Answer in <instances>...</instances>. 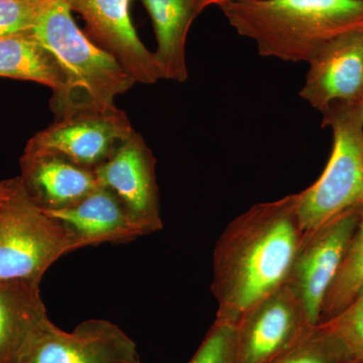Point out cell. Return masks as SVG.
<instances>
[{
    "instance_id": "6da1fadb",
    "label": "cell",
    "mask_w": 363,
    "mask_h": 363,
    "mask_svg": "<svg viewBox=\"0 0 363 363\" xmlns=\"http://www.w3.org/2000/svg\"><path fill=\"white\" fill-rule=\"evenodd\" d=\"M304 238L298 193L253 205L229 222L214 250L216 320L235 325L253 305L285 286Z\"/></svg>"
},
{
    "instance_id": "7a4b0ae2",
    "label": "cell",
    "mask_w": 363,
    "mask_h": 363,
    "mask_svg": "<svg viewBox=\"0 0 363 363\" xmlns=\"http://www.w3.org/2000/svg\"><path fill=\"white\" fill-rule=\"evenodd\" d=\"M220 9L260 56L285 62L309 63L331 40L363 30V0H241Z\"/></svg>"
},
{
    "instance_id": "3957f363",
    "label": "cell",
    "mask_w": 363,
    "mask_h": 363,
    "mask_svg": "<svg viewBox=\"0 0 363 363\" xmlns=\"http://www.w3.org/2000/svg\"><path fill=\"white\" fill-rule=\"evenodd\" d=\"M30 33L54 54L66 75L65 96L51 104L56 117L113 106L135 83L116 57L86 37L64 0H45Z\"/></svg>"
},
{
    "instance_id": "277c9868",
    "label": "cell",
    "mask_w": 363,
    "mask_h": 363,
    "mask_svg": "<svg viewBox=\"0 0 363 363\" xmlns=\"http://www.w3.org/2000/svg\"><path fill=\"white\" fill-rule=\"evenodd\" d=\"M333 145L326 168L298 193V215L305 233L363 204V116L360 104L336 102L321 112Z\"/></svg>"
},
{
    "instance_id": "5b68a950",
    "label": "cell",
    "mask_w": 363,
    "mask_h": 363,
    "mask_svg": "<svg viewBox=\"0 0 363 363\" xmlns=\"http://www.w3.org/2000/svg\"><path fill=\"white\" fill-rule=\"evenodd\" d=\"M76 250L65 227L30 200L16 177L0 203V281L40 283L54 262Z\"/></svg>"
},
{
    "instance_id": "8992f818",
    "label": "cell",
    "mask_w": 363,
    "mask_h": 363,
    "mask_svg": "<svg viewBox=\"0 0 363 363\" xmlns=\"http://www.w3.org/2000/svg\"><path fill=\"white\" fill-rule=\"evenodd\" d=\"M362 206L346 210L311 233H305L296 255L285 286L313 326L320 324L325 298L342 266L359 221Z\"/></svg>"
},
{
    "instance_id": "52a82bcc",
    "label": "cell",
    "mask_w": 363,
    "mask_h": 363,
    "mask_svg": "<svg viewBox=\"0 0 363 363\" xmlns=\"http://www.w3.org/2000/svg\"><path fill=\"white\" fill-rule=\"evenodd\" d=\"M125 112L113 106L82 109L56 117L26 145L51 150L71 161L96 169L135 133Z\"/></svg>"
},
{
    "instance_id": "ba28073f",
    "label": "cell",
    "mask_w": 363,
    "mask_h": 363,
    "mask_svg": "<svg viewBox=\"0 0 363 363\" xmlns=\"http://www.w3.org/2000/svg\"><path fill=\"white\" fill-rule=\"evenodd\" d=\"M157 160L142 135L136 133L95 169L101 186L112 191L143 235L162 229Z\"/></svg>"
},
{
    "instance_id": "9c48e42d",
    "label": "cell",
    "mask_w": 363,
    "mask_h": 363,
    "mask_svg": "<svg viewBox=\"0 0 363 363\" xmlns=\"http://www.w3.org/2000/svg\"><path fill=\"white\" fill-rule=\"evenodd\" d=\"M235 326L236 363H269L315 326L286 286L247 310Z\"/></svg>"
},
{
    "instance_id": "30bf717a",
    "label": "cell",
    "mask_w": 363,
    "mask_h": 363,
    "mask_svg": "<svg viewBox=\"0 0 363 363\" xmlns=\"http://www.w3.org/2000/svg\"><path fill=\"white\" fill-rule=\"evenodd\" d=\"M18 363H138V354L133 341L106 320L83 322L72 333L48 320Z\"/></svg>"
},
{
    "instance_id": "8fae6325",
    "label": "cell",
    "mask_w": 363,
    "mask_h": 363,
    "mask_svg": "<svg viewBox=\"0 0 363 363\" xmlns=\"http://www.w3.org/2000/svg\"><path fill=\"white\" fill-rule=\"evenodd\" d=\"M87 23L102 49L116 57L135 82L154 84L162 79L155 52L138 38L131 21V0H64Z\"/></svg>"
},
{
    "instance_id": "7c38bea8",
    "label": "cell",
    "mask_w": 363,
    "mask_h": 363,
    "mask_svg": "<svg viewBox=\"0 0 363 363\" xmlns=\"http://www.w3.org/2000/svg\"><path fill=\"white\" fill-rule=\"evenodd\" d=\"M300 97L320 112L336 102L362 104L363 30L336 38L309 61Z\"/></svg>"
},
{
    "instance_id": "4fadbf2b",
    "label": "cell",
    "mask_w": 363,
    "mask_h": 363,
    "mask_svg": "<svg viewBox=\"0 0 363 363\" xmlns=\"http://www.w3.org/2000/svg\"><path fill=\"white\" fill-rule=\"evenodd\" d=\"M18 179L30 200L45 212L73 206L100 186L94 169L28 145L21 157Z\"/></svg>"
},
{
    "instance_id": "5bb4252c",
    "label": "cell",
    "mask_w": 363,
    "mask_h": 363,
    "mask_svg": "<svg viewBox=\"0 0 363 363\" xmlns=\"http://www.w3.org/2000/svg\"><path fill=\"white\" fill-rule=\"evenodd\" d=\"M45 213L61 222L77 250L130 242L143 236L116 195L101 185L73 206Z\"/></svg>"
},
{
    "instance_id": "9a60e30c",
    "label": "cell",
    "mask_w": 363,
    "mask_h": 363,
    "mask_svg": "<svg viewBox=\"0 0 363 363\" xmlns=\"http://www.w3.org/2000/svg\"><path fill=\"white\" fill-rule=\"evenodd\" d=\"M48 320L40 283L0 281V363H18L26 346Z\"/></svg>"
},
{
    "instance_id": "2e32d148",
    "label": "cell",
    "mask_w": 363,
    "mask_h": 363,
    "mask_svg": "<svg viewBox=\"0 0 363 363\" xmlns=\"http://www.w3.org/2000/svg\"><path fill=\"white\" fill-rule=\"evenodd\" d=\"M156 33L155 52L162 79H188L186 43L189 28L198 16L197 0H143Z\"/></svg>"
},
{
    "instance_id": "e0dca14e",
    "label": "cell",
    "mask_w": 363,
    "mask_h": 363,
    "mask_svg": "<svg viewBox=\"0 0 363 363\" xmlns=\"http://www.w3.org/2000/svg\"><path fill=\"white\" fill-rule=\"evenodd\" d=\"M0 77L30 81L51 88V104L65 96L68 88L58 60L30 32L0 38Z\"/></svg>"
},
{
    "instance_id": "ac0fdd59",
    "label": "cell",
    "mask_w": 363,
    "mask_h": 363,
    "mask_svg": "<svg viewBox=\"0 0 363 363\" xmlns=\"http://www.w3.org/2000/svg\"><path fill=\"white\" fill-rule=\"evenodd\" d=\"M363 288V204L359 221L335 281L325 298L320 324L345 309Z\"/></svg>"
},
{
    "instance_id": "d6986e66",
    "label": "cell",
    "mask_w": 363,
    "mask_h": 363,
    "mask_svg": "<svg viewBox=\"0 0 363 363\" xmlns=\"http://www.w3.org/2000/svg\"><path fill=\"white\" fill-rule=\"evenodd\" d=\"M350 351L324 324L312 328L283 354L269 363H351Z\"/></svg>"
},
{
    "instance_id": "ffe728a7",
    "label": "cell",
    "mask_w": 363,
    "mask_h": 363,
    "mask_svg": "<svg viewBox=\"0 0 363 363\" xmlns=\"http://www.w3.org/2000/svg\"><path fill=\"white\" fill-rule=\"evenodd\" d=\"M322 324L340 339L353 359L363 362V288L345 309Z\"/></svg>"
},
{
    "instance_id": "44dd1931",
    "label": "cell",
    "mask_w": 363,
    "mask_h": 363,
    "mask_svg": "<svg viewBox=\"0 0 363 363\" xmlns=\"http://www.w3.org/2000/svg\"><path fill=\"white\" fill-rule=\"evenodd\" d=\"M189 363H236L235 326L215 320Z\"/></svg>"
},
{
    "instance_id": "7402d4cb",
    "label": "cell",
    "mask_w": 363,
    "mask_h": 363,
    "mask_svg": "<svg viewBox=\"0 0 363 363\" xmlns=\"http://www.w3.org/2000/svg\"><path fill=\"white\" fill-rule=\"evenodd\" d=\"M45 0H0V38L32 30Z\"/></svg>"
},
{
    "instance_id": "603a6c76",
    "label": "cell",
    "mask_w": 363,
    "mask_h": 363,
    "mask_svg": "<svg viewBox=\"0 0 363 363\" xmlns=\"http://www.w3.org/2000/svg\"><path fill=\"white\" fill-rule=\"evenodd\" d=\"M231 1H241V0H197L198 14L204 11L208 6H218L220 7L222 4Z\"/></svg>"
},
{
    "instance_id": "cb8c5ba5",
    "label": "cell",
    "mask_w": 363,
    "mask_h": 363,
    "mask_svg": "<svg viewBox=\"0 0 363 363\" xmlns=\"http://www.w3.org/2000/svg\"><path fill=\"white\" fill-rule=\"evenodd\" d=\"M14 180H16V178L0 181V203L4 201V198L11 192V188H13L14 184Z\"/></svg>"
},
{
    "instance_id": "d4e9b609",
    "label": "cell",
    "mask_w": 363,
    "mask_h": 363,
    "mask_svg": "<svg viewBox=\"0 0 363 363\" xmlns=\"http://www.w3.org/2000/svg\"><path fill=\"white\" fill-rule=\"evenodd\" d=\"M360 105H362V116H363V99H362V104H360Z\"/></svg>"
},
{
    "instance_id": "484cf974",
    "label": "cell",
    "mask_w": 363,
    "mask_h": 363,
    "mask_svg": "<svg viewBox=\"0 0 363 363\" xmlns=\"http://www.w3.org/2000/svg\"><path fill=\"white\" fill-rule=\"evenodd\" d=\"M351 363H363V362H357V360H354V362H352Z\"/></svg>"
}]
</instances>
